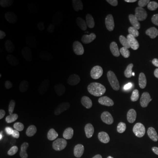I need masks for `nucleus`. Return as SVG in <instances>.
I'll return each instance as SVG.
<instances>
[{
	"label": "nucleus",
	"instance_id": "obj_15",
	"mask_svg": "<svg viewBox=\"0 0 158 158\" xmlns=\"http://www.w3.org/2000/svg\"><path fill=\"white\" fill-rule=\"evenodd\" d=\"M12 69L10 64L6 62L0 61V78L4 79L7 77L11 73Z\"/></svg>",
	"mask_w": 158,
	"mask_h": 158
},
{
	"label": "nucleus",
	"instance_id": "obj_9",
	"mask_svg": "<svg viewBox=\"0 0 158 158\" xmlns=\"http://www.w3.org/2000/svg\"><path fill=\"white\" fill-rule=\"evenodd\" d=\"M27 2L24 0H2L0 2V11L6 15L19 13L25 9Z\"/></svg>",
	"mask_w": 158,
	"mask_h": 158
},
{
	"label": "nucleus",
	"instance_id": "obj_17",
	"mask_svg": "<svg viewBox=\"0 0 158 158\" xmlns=\"http://www.w3.org/2000/svg\"><path fill=\"white\" fill-rule=\"evenodd\" d=\"M2 154H3V149L1 148V149H0V155H2Z\"/></svg>",
	"mask_w": 158,
	"mask_h": 158
},
{
	"label": "nucleus",
	"instance_id": "obj_1",
	"mask_svg": "<svg viewBox=\"0 0 158 158\" xmlns=\"http://www.w3.org/2000/svg\"><path fill=\"white\" fill-rule=\"evenodd\" d=\"M127 31L125 26L120 22L112 24L105 34L104 44L110 53L119 50L124 45Z\"/></svg>",
	"mask_w": 158,
	"mask_h": 158
},
{
	"label": "nucleus",
	"instance_id": "obj_2",
	"mask_svg": "<svg viewBox=\"0 0 158 158\" xmlns=\"http://www.w3.org/2000/svg\"><path fill=\"white\" fill-rule=\"evenodd\" d=\"M43 109L48 117L55 123L60 124L65 119V111L61 97L49 93L43 99Z\"/></svg>",
	"mask_w": 158,
	"mask_h": 158
},
{
	"label": "nucleus",
	"instance_id": "obj_13",
	"mask_svg": "<svg viewBox=\"0 0 158 158\" xmlns=\"http://www.w3.org/2000/svg\"><path fill=\"white\" fill-rule=\"evenodd\" d=\"M74 54H75L76 58L81 62H86L90 58L89 48L85 43H80L76 46V48L74 49Z\"/></svg>",
	"mask_w": 158,
	"mask_h": 158
},
{
	"label": "nucleus",
	"instance_id": "obj_4",
	"mask_svg": "<svg viewBox=\"0 0 158 158\" xmlns=\"http://www.w3.org/2000/svg\"><path fill=\"white\" fill-rule=\"evenodd\" d=\"M51 85L58 95L69 97L73 92V80L65 71L56 70L51 75Z\"/></svg>",
	"mask_w": 158,
	"mask_h": 158
},
{
	"label": "nucleus",
	"instance_id": "obj_14",
	"mask_svg": "<svg viewBox=\"0 0 158 158\" xmlns=\"http://www.w3.org/2000/svg\"><path fill=\"white\" fill-rule=\"evenodd\" d=\"M135 158H158V152L153 148H144L137 154Z\"/></svg>",
	"mask_w": 158,
	"mask_h": 158
},
{
	"label": "nucleus",
	"instance_id": "obj_3",
	"mask_svg": "<svg viewBox=\"0 0 158 158\" xmlns=\"http://www.w3.org/2000/svg\"><path fill=\"white\" fill-rule=\"evenodd\" d=\"M12 40L19 47L27 48L34 43L35 35L34 31L25 23H15L9 29Z\"/></svg>",
	"mask_w": 158,
	"mask_h": 158
},
{
	"label": "nucleus",
	"instance_id": "obj_7",
	"mask_svg": "<svg viewBox=\"0 0 158 158\" xmlns=\"http://www.w3.org/2000/svg\"><path fill=\"white\" fill-rule=\"evenodd\" d=\"M10 95L12 102L18 106L26 105L29 99V91L21 80L16 79L10 85Z\"/></svg>",
	"mask_w": 158,
	"mask_h": 158
},
{
	"label": "nucleus",
	"instance_id": "obj_6",
	"mask_svg": "<svg viewBox=\"0 0 158 158\" xmlns=\"http://www.w3.org/2000/svg\"><path fill=\"white\" fill-rule=\"evenodd\" d=\"M77 110L79 115L86 120L97 122L106 118L104 108L93 102L84 101L79 105Z\"/></svg>",
	"mask_w": 158,
	"mask_h": 158
},
{
	"label": "nucleus",
	"instance_id": "obj_12",
	"mask_svg": "<svg viewBox=\"0 0 158 158\" xmlns=\"http://www.w3.org/2000/svg\"><path fill=\"white\" fill-rule=\"evenodd\" d=\"M93 59L99 67H106L110 62V52L106 48H100L96 51Z\"/></svg>",
	"mask_w": 158,
	"mask_h": 158
},
{
	"label": "nucleus",
	"instance_id": "obj_8",
	"mask_svg": "<svg viewBox=\"0 0 158 158\" xmlns=\"http://www.w3.org/2000/svg\"><path fill=\"white\" fill-rule=\"evenodd\" d=\"M54 16L56 22L63 27H71L75 25V14L68 6H61L57 7Z\"/></svg>",
	"mask_w": 158,
	"mask_h": 158
},
{
	"label": "nucleus",
	"instance_id": "obj_16",
	"mask_svg": "<svg viewBox=\"0 0 158 158\" xmlns=\"http://www.w3.org/2000/svg\"><path fill=\"white\" fill-rule=\"evenodd\" d=\"M153 47H154L155 51L158 55V34L154 35V37H153Z\"/></svg>",
	"mask_w": 158,
	"mask_h": 158
},
{
	"label": "nucleus",
	"instance_id": "obj_10",
	"mask_svg": "<svg viewBox=\"0 0 158 158\" xmlns=\"http://www.w3.org/2000/svg\"><path fill=\"white\" fill-rule=\"evenodd\" d=\"M145 97L149 107L158 111V83L150 82L145 89Z\"/></svg>",
	"mask_w": 158,
	"mask_h": 158
},
{
	"label": "nucleus",
	"instance_id": "obj_11",
	"mask_svg": "<svg viewBox=\"0 0 158 158\" xmlns=\"http://www.w3.org/2000/svg\"><path fill=\"white\" fill-rule=\"evenodd\" d=\"M145 13L148 21L156 23L158 21V0H145Z\"/></svg>",
	"mask_w": 158,
	"mask_h": 158
},
{
	"label": "nucleus",
	"instance_id": "obj_5",
	"mask_svg": "<svg viewBox=\"0 0 158 158\" xmlns=\"http://www.w3.org/2000/svg\"><path fill=\"white\" fill-rule=\"evenodd\" d=\"M12 118L18 127L27 133L34 132L39 127L36 118L24 109H16L12 113Z\"/></svg>",
	"mask_w": 158,
	"mask_h": 158
}]
</instances>
